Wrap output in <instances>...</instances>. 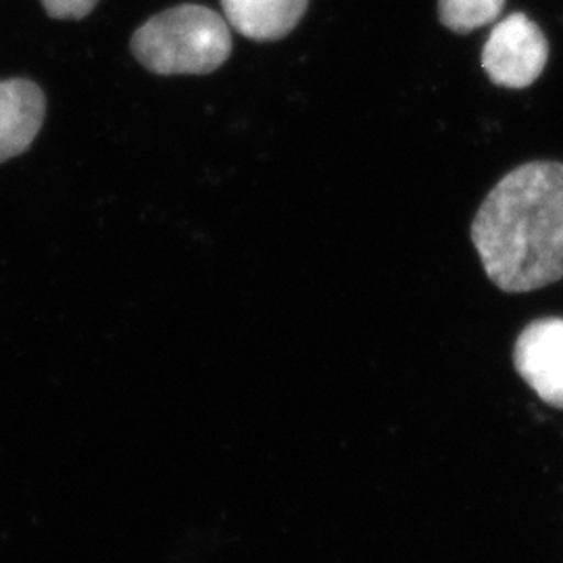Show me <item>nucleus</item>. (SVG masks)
<instances>
[{
  "label": "nucleus",
  "mask_w": 563,
  "mask_h": 563,
  "mask_svg": "<svg viewBox=\"0 0 563 563\" xmlns=\"http://www.w3.org/2000/svg\"><path fill=\"white\" fill-rule=\"evenodd\" d=\"M142 65L159 76H205L232 53L228 21L201 4H181L142 25L132 38Z\"/></svg>",
  "instance_id": "f03ea898"
},
{
  "label": "nucleus",
  "mask_w": 563,
  "mask_h": 563,
  "mask_svg": "<svg viewBox=\"0 0 563 563\" xmlns=\"http://www.w3.org/2000/svg\"><path fill=\"white\" fill-rule=\"evenodd\" d=\"M505 0H439V18L455 34H467L499 20Z\"/></svg>",
  "instance_id": "0eeeda50"
},
{
  "label": "nucleus",
  "mask_w": 563,
  "mask_h": 563,
  "mask_svg": "<svg viewBox=\"0 0 563 563\" xmlns=\"http://www.w3.org/2000/svg\"><path fill=\"white\" fill-rule=\"evenodd\" d=\"M225 21L255 42L280 41L301 21L309 0H222Z\"/></svg>",
  "instance_id": "423d86ee"
},
{
  "label": "nucleus",
  "mask_w": 563,
  "mask_h": 563,
  "mask_svg": "<svg viewBox=\"0 0 563 563\" xmlns=\"http://www.w3.org/2000/svg\"><path fill=\"white\" fill-rule=\"evenodd\" d=\"M549 59V42L543 30L514 13L499 21L483 48V67L493 84L504 88H528L541 78Z\"/></svg>",
  "instance_id": "7ed1b4c3"
},
{
  "label": "nucleus",
  "mask_w": 563,
  "mask_h": 563,
  "mask_svg": "<svg viewBox=\"0 0 563 563\" xmlns=\"http://www.w3.org/2000/svg\"><path fill=\"white\" fill-rule=\"evenodd\" d=\"M514 365L544 402L563 409L562 318H543L526 325L514 346Z\"/></svg>",
  "instance_id": "20e7f679"
},
{
  "label": "nucleus",
  "mask_w": 563,
  "mask_h": 563,
  "mask_svg": "<svg viewBox=\"0 0 563 563\" xmlns=\"http://www.w3.org/2000/svg\"><path fill=\"white\" fill-rule=\"evenodd\" d=\"M472 242L488 280L532 292L563 278V163L516 167L484 199Z\"/></svg>",
  "instance_id": "f257e3e1"
},
{
  "label": "nucleus",
  "mask_w": 563,
  "mask_h": 563,
  "mask_svg": "<svg viewBox=\"0 0 563 563\" xmlns=\"http://www.w3.org/2000/svg\"><path fill=\"white\" fill-rule=\"evenodd\" d=\"M99 0H42L46 13L55 20H81L86 18Z\"/></svg>",
  "instance_id": "6e6552de"
},
{
  "label": "nucleus",
  "mask_w": 563,
  "mask_h": 563,
  "mask_svg": "<svg viewBox=\"0 0 563 563\" xmlns=\"http://www.w3.org/2000/svg\"><path fill=\"white\" fill-rule=\"evenodd\" d=\"M46 113L41 88L30 80L0 81V163L25 153Z\"/></svg>",
  "instance_id": "39448f33"
}]
</instances>
